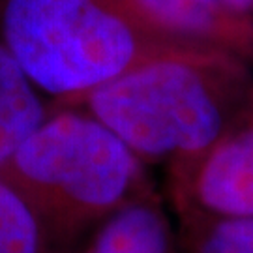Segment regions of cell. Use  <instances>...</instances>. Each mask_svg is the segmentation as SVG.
Instances as JSON below:
<instances>
[{
	"label": "cell",
	"instance_id": "cell-3",
	"mask_svg": "<svg viewBox=\"0 0 253 253\" xmlns=\"http://www.w3.org/2000/svg\"><path fill=\"white\" fill-rule=\"evenodd\" d=\"M0 42L51 107L156 56L199 49L167 36L135 0H0Z\"/></svg>",
	"mask_w": 253,
	"mask_h": 253
},
{
	"label": "cell",
	"instance_id": "cell-2",
	"mask_svg": "<svg viewBox=\"0 0 253 253\" xmlns=\"http://www.w3.org/2000/svg\"><path fill=\"white\" fill-rule=\"evenodd\" d=\"M36 219L47 253H72L127 203L152 190L148 167L86 111L51 107L0 167Z\"/></svg>",
	"mask_w": 253,
	"mask_h": 253
},
{
	"label": "cell",
	"instance_id": "cell-7",
	"mask_svg": "<svg viewBox=\"0 0 253 253\" xmlns=\"http://www.w3.org/2000/svg\"><path fill=\"white\" fill-rule=\"evenodd\" d=\"M49 101L0 42V167L47 118Z\"/></svg>",
	"mask_w": 253,
	"mask_h": 253
},
{
	"label": "cell",
	"instance_id": "cell-5",
	"mask_svg": "<svg viewBox=\"0 0 253 253\" xmlns=\"http://www.w3.org/2000/svg\"><path fill=\"white\" fill-rule=\"evenodd\" d=\"M167 36L199 49L238 56L253 66V27L229 13L221 0H135Z\"/></svg>",
	"mask_w": 253,
	"mask_h": 253
},
{
	"label": "cell",
	"instance_id": "cell-10",
	"mask_svg": "<svg viewBox=\"0 0 253 253\" xmlns=\"http://www.w3.org/2000/svg\"><path fill=\"white\" fill-rule=\"evenodd\" d=\"M229 13L253 27V0H221Z\"/></svg>",
	"mask_w": 253,
	"mask_h": 253
},
{
	"label": "cell",
	"instance_id": "cell-8",
	"mask_svg": "<svg viewBox=\"0 0 253 253\" xmlns=\"http://www.w3.org/2000/svg\"><path fill=\"white\" fill-rule=\"evenodd\" d=\"M184 253H253V217H176Z\"/></svg>",
	"mask_w": 253,
	"mask_h": 253
},
{
	"label": "cell",
	"instance_id": "cell-1",
	"mask_svg": "<svg viewBox=\"0 0 253 253\" xmlns=\"http://www.w3.org/2000/svg\"><path fill=\"white\" fill-rule=\"evenodd\" d=\"M58 107L86 111L146 167L169 169L207 152L252 113L253 66L219 51H174Z\"/></svg>",
	"mask_w": 253,
	"mask_h": 253
},
{
	"label": "cell",
	"instance_id": "cell-4",
	"mask_svg": "<svg viewBox=\"0 0 253 253\" xmlns=\"http://www.w3.org/2000/svg\"><path fill=\"white\" fill-rule=\"evenodd\" d=\"M174 216L253 217V111L207 152L167 169Z\"/></svg>",
	"mask_w": 253,
	"mask_h": 253
},
{
	"label": "cell",
	"instance_id": "cell-9",
	"mask_svg": "<svg viewBox=\"0 0 253 253\" xmlns=\"http://www.w3.org/2000/svg\"><path fill=\"white\" fill-rule=\"evenodd\" d=\"M0 253H47L36 219L0 178Z\"/></svg>",
	"mask_w": 253,
	"mask_h": 253
},
{
	"label": "cell",
	"instance_id": "cell-6",
	"mask_svg": "<svg viewBox=\"0 0 253 253\" xmlns=\"http://www.w3.org/2000/svg\"><path fill=\"white\" fill-rule=\"evenodd\" d=\"M72 253H184L180 231L156 186L100 225Z\"/></svg>",
	"mask_w": 253,
	"mask_h": 253
}]
</instances>
